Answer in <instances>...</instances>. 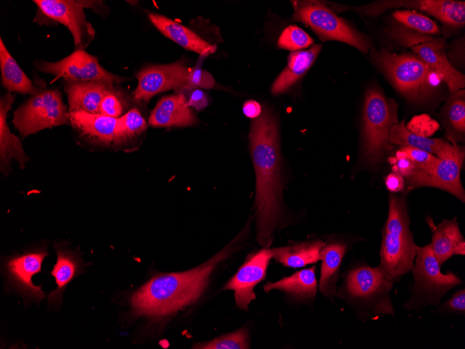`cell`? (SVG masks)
I'll return each instance as SVG.
<instances>
[{
    "mask_svg": "<svg viewBox=\"0 0 465 349\" xmlns=\"http://www.w3.org/2000/svg\"><path fill=\"white\" fill-rule=\"evenodd\" d=\"M250 150L255 174L257 240L269 247L283 212V181L276 116L268 109L251 122Z\"/></svg>",
    "mask_w": 465,
    "mask_h": 349,
    "instance_id": "obj_1",
    "label": "cell"
},
{
    "mask_svg": "<svg viewBox=\"0 0 465 349\" xmlns=\"http://www.w3.org/2000/svg\"><path fill=\"white\" fill-rule=\"evenodd\" d=\"M226 248L194 269L152 277L130 297L132 313L159 319L169 316L195 302L207 286L217 264L230 254Z\"/></svg>",
    "mask_w": 465,
    "mask_h": 349,
    "instance_id": "obj_2",
    "label": "cell"
},
{
    "mask_svg": "<svg viewBox=\"0 0 465 349\" xmlns=\"http://www.w3.org/2000/svg\"><path fill=\"white\" fill-rule=\"evenodd\" d=\"M381 236L378 267L389 281L395 284L411 270L418 246L410 229L405 195L389 194L388 217Z\"/></svg>",
    "mask_w": 465,
    "mask_h": 349,
    "instance_id": "obj_3",
    "label": "cell"
},
{
    "mask_svg": "<svg viewBox=\"0 0 465 349\" xmlns=\"http://www.w3.org/2000/svg\"><path fill=\"white\" fill-rule=\"evenodd\" d=\"M389 281L378 266L363 261L347 272L344 282L336 296L345 299L356 309L363 322L385 316H395Z\"/></svg>",
    "mask_w": 465,
    "mask_h": 349,
    "instance_id": "obj_4",
    "label": "cell"
},
{
    "mask_svg": "<svg viewBox=\"0 0 465 349\" xmlns=\"http://www.w3.org/2000/svg\"><path fill=\"white\" fill-rule=\"evenodd\" d=\"M371 56L399 92L411 100L427 98L442 81L418 55L372 49Z\"/></svg>",
    "mask_w": 465,
    "mask_h": 349,
    "instance_id": "obj_5",
    "label": "cell"
},
{
    "mask_svg": "<svg viewBox=\"0 0 465 349\" xmlns=\"http://www.w3.org/2000/svg\"><path fill=\"white\" fill-rule=\"evenodd\" d=\"M411 271L413 282L409 287L410 295L402 305L408 312L438 306L449 290L462 283V279L452 271L441 272L429 244L417 246Z\"/></svg>",
    "mask_w": 465,
    "mask_h": 349,
    "instance_id": "obj_6",
    "label": "cell"
},
{
    "mask_svg": "<svg viewBox=\"0 0 465 349\" xmlns=\"http://www.w3.org/2000/svg\"><path fill=\"white\" fill-rule=\"evenodd\" d=\"M397 110L395 102L379 90L367 91L363 115V149L369 162H379L393 149L389 135L391 127L399 122Z\"/></svg>",
    "mask_w": 465,
    "mask_h": 349,
    "instance_id": "obj_7",
    "label": "cell"
},
{
    "mask_svg": "<svg viewBox=\"0 0 465 349\" xmlns=\"http://www.w3.org/2000/svg\"><path fill=\"white\" fill-rule=\"evenodd\" d=\"M13 123L26 137L43 129L70 124L68 109L56 89H42L14 111Z\"/></svg>",
    "mask_w": 465,
    "mask_h": 349,
    "instance_id": "obj_8",
    "label": "cell"
},
{
    "mask_svg": "<svg viewBox=\"0 0 465 349\" xmlns=\"http://www.w3.org/2000/svg\"><path fill=\"white\" fill-rule=\"evenodd\" d=\"M292 20L308 25L322 41L336 40L366 54L370 47L363 36L331 9L320 3L306 2L295 8Z\"/></svg>",
    "mask_w": 465,
    "mask_h": 349,
    "instance_id": "obj_9",
    "label": "cell"
},
{
    "mask_svg": "<svg viewBox=\"0 0 465 349\" xmlns=\"http://www.w3.org/2000/svg\"><path fill=\"white\" fill-rule=\"evenodd\" d=\"M33 65L38 71L62 77L65 81L102 80L118 84L126 80V78L105 70L100 64L97 57L84 49L74 50L58 61H36Z\"/></svg>",
    "mask_w": 465,
    "mask_h": 349,
    "instance_id": "obj_10",
    "label": "cell"
},
{
    "mask_svg": "<svg viewBox=\"0 0 465 349\" xmlns=\"http://www.w3.org/2000/svg\"><path fill=\"white\" fill-rule=\"evenodd\" d=\"M47 255L46 249L40 247L14 254L5 261L3 270L9 288L28 302H39L45 297L41 286L33 284L32 277L41 271L42 263Z\"/></svg>",
    "mask_w": 465,
    "mask_h": 349,
    "instance_id": "obj_11",
    "label": "cell"
},
{
    "mask_svg": "<svg viewBox=\"0 0 465 349\" xmlns=\"http://www.w3.org/2000/svg\"><path fill=\"white\" fill-rule=\"evenodd\" d=\"M42 15L66 26L73 36L74 50L85 49L93 40L95 30L87 21L79 1L34 0Z\"/></svg>",
    "mask_w": 465,
    "mask_h": 349,
    "instance_id": "obj_12",
    "label": "cell"
},
{
    "mask_svg": "<svg viewBox=\"0 0 465 349\" xmlns=\"http://www.w3.org/2000/svg\"><path fill=\"white\" fill-rule=\"evenodd\" d=\"M189 74V70L180 62L148 65L136 75L138 84L132 93L134 98L148 102L159 93L188 86Z\"/></svg>",
    "mask_w": 465,
    "mask_h": 349,
    "instance_id": "obj_13",
    "label": "cell"
},
{
    "mask_svg": "<svg viewBox=\"0 0 465 349\" xmlns=\"http://www.w3.org/2000/svg\"><path fill=\"white\" fill-rule=\"evenodd\" d=\"M464 158V153H462L449 158H439L432 168L426 171L416 168L406 178L408 188L437 187L448 192L464 203L465 192L460 178Z\"/></svg>",
    "mask_w": 465,
    "mask_h": 349,
    "instance_id": "obj_14",
    "label": "cell"
},
{
    "mask_svg": "<svg viewBox=\"0 0 465 349\" xmlns=\"http://www.w3.org/2000/svg\"><path fill=\"white\" fill-rule=\"evenodd\" d=\"M271 251L264 247L246 259L236 274L224 286L223 290H232L237 306L246 311L251 302L255 299V286L266 278L267 269Z\"/></svg>",
    "mask_w": 465,
    "mask_h": 349,
    "instance_id": "obj_15",
    "label": "cell"
},
{
    "mask_svg": "<svg viewBox=\"0 0 465 349\" xmlns=\"http://www.w3.org/2000/svg\"><path fill=\"white\" fill-rule=\"evenodd\" d=\"M68 116L74 129L88 141L107 146L123 144L117 132L118 118L82 110L68 112Z\"/></svg>",
    "mask_w": 465,
    "mask_h": 349,
    "instance_id": "obj_16",
    "label": "cell"
},
{
    "mask_svg": "<svg viewBox=\"0 0 465 349\" xmlns=\"http://www.w3.org/2000/svg\"><path fill=\"white\" fill-rule=\"evenodd\" d=\"M411 49L440 76L451 94L464 88L465 76L448 62L443 39L432 38L413 45Z\"/></svg>",
    "mask_w": 465,
    "mask_h": 349,
    "instance_id": "obj_17",
    "label": "cell"
},
{
    "mask_svg": "<svg viewBox=\"0 0 465 349\" xmlns=\"http://www.w3.org/2000/svg\"><path fill=\"white\" fill-rule=\"evenodd\" d=\"M113 85L102 80L65 81L63 86L68 100V112L82 110L90 114H99L102 100L114 89Z\"/></svg>",
    "mask_w": 465,
    "mask_h": 349,
    "instance_id": "obj_18",
    "label": "cell"
},
{
    "mask_svg": "<svg viewBox=\"0 0 465 349\" xmlns=\"http://www.w3.org/2000/svg\"><path fill=\"white\" fill-rule=\"evenodd\" d=\"M57 260L50 272L55 279L57 288L48 294L49 306L59 308L61 305L62 297L67 286L76 277L84 272L87 263L81 258L80 253L72 251L61 244H55Z\"/></svg>",
    "mask_w": 465,
    "mask_h": 349,
    "instance_id": "obj_19",
    "label": "cell"
},
{
    "mask_svg": "<svg viewBox=\"0 0 465 349\" xmlns=\"http://www.w3.org/2000/svg\"><path fill=\"white\" fill-rule=\"evenodd\" d=\"M389 142L392 145L411 146L445 159L464 153L455 143L450 144L443 139H430L411 132L404 121L394 124L391 129Z\"/></svg>",
    "mask_w": 465,
    "mask_h": 349,
    "instance_id": "obj_20",
    "label": "cell"
},
{
    "mask_svg": "<svg viewBox=\"0 0 465 349\" xmlns=\"http://www.w3.org/2000/svg\"><path fill=\"white\" fill-rule=\"evenodd\" d=\"M14 100L15 95L9 92L0 100V162L1 170L6 174L12 160H16L20 168H24L29 160L19 137L10 132L6 121Z\"/></svg>",
    "mask_w": 465,
    "mask_h": 349,
    "instance_id": "obj_21",
    "label": "cell"
},
{
    "mask_svg": "<svg viewBox=\"0 0 465 349\" xmlns=\"http://www.w3.org/2000/svg\"><path fill=\"white\" fill-rule=\"evenodd\" d=\"M149 124L152 127L189 126L196 123L184 95L162 98L150 113Z\"/></svg>",
    "mask_w": 465,
    "mask_h": 349,
    "instance_id": "obj_22",
    "label": "cell"
},
{
    "mask_svg": "<svg viewBox=\"0 0 465 349\" xmlns=\"http://www.w3.org/2000/svg\"><path fill=\"white\" fill-rule=\"evenodd\" d=\"M148 16L152 24L162 34L186 49L203 56L212 54L216 49L215 45L209 44L194 31L177 22L153 13H148Z\"/></svg>",
    "mask_w": 465,
    "mask_h": 349,
    "instance_id": "obj_23",
    "label": "cell"
},
{
    "mask_svg": "<svg viewBox=\"0 0 465 349\" xmlns=\"http://www.w3.org/2000/svg\"><path fill=\"white\" fill-rule=\"evenodd\" d=\"M429 245L441 267L455 255H465V240L457 219H443L439 224Z\"/></svg>",
    "mask_w": 465,
    "mask_h": 349,
    "instance_id": "obj_24",
    "label": "cell"
},
{
    "mask_svg": "<svg viewBox=\"0 0 465 349\" xmlns=\"http://www.w3.org/2000/svg\"><path fill=\"white\" fill-rule=\"evenodd\" d=\"M347 247L344 242L333 240L325 242L321 251L322 265L319 289L332 302L336 295V284Z\"/></svg>",
    "mask_w": 465,
    "mask_h": 349,
    "instance_id": "obj_25",
    "label": "cell"
},
{
    "mask_svg": "<svg viewBox=\"0 0 465 349\" xmlns=\"http://www.w3.org/2000/svg\"><path fill=\"white\" fill-rule=\"evenodd\" d=\"M321 49V45L315 44L308 49L290 53L287 66L272 84L271 93L278 95L290 88L313 65Z\"/></svg>",
    "mask_w": 465,
    "mask_h": 349,
    "instance_id": "obj_26",
    "label": "cell"
},
{
    "mask_svg": "<svg viewBox=\"0 0 465 349\" xmlns=\"http://www.w3.org/2000/svg\"><path fill=\"white\" fill-rule=\"evenodd\" d=\"M325 242L305 241L271 249V256L278 263L290 267H301L321 261V251Z\"/></svg>",
    "mask_w": 465,
    "mask_h": 349,
    "instance_id": "obj_27",
    "label": "cell"
},
{
    "mask_svg": "<svg viewBox=\"0 0 465 349\" xmlns=\"http://www.w3.org/2000/svg\"><path fill=\"white\" fill-rule=\"evenodd\" d=\"M0 67L1 84L9 93L35 95L42 88L36 86L23 72L0 39Z\"/></svg>",
    "mask_w": 465,
    "mask_h": 349,
    "instance_id": "obj_28",
    "label": "cell"
},
{
    "mask_svg": "<svg viewBox=\"0 0 465 349\" xmlns=\"http://www.w3.org/2000/svg\"><path fill=\"white\" fill-rule=\"evenodd\" d=\"M317 287L315 267L313 266L276 282L268 283L264 286V290L269 293L272 289H277L285 291L298 300L312 302L317 294Z\"/></svg>",
    "mask_w": 465,
    "mask_h": 349,
    "instance_id": "obj_29",
    "label": "cell"
},
{
    "mask_svg": "<svg viewBox=\"0 0 465 349\" xmlns=\"http://www.w3.org/2000/svg\"><path fill=\"white\" fill-rule=\"evenodd\" d=\"M441 22L463 26L465 24V2L451 0L420 1L419 8Z\"/></svg>",
    "mask_w": 465,
    "mask_h": 349,
    "instance_id": "obj_30",
    "label": "cell"
},
{
    "mask_svg": "<svg viewBox=\"0 0 465 349\" xmlns=\"http://www.w3.org/2000/svg\"><path fill=\"white\" fill-rule=\"evenodd\" d=\"M393 16L409 30L428 36L440 32L435 22L422 14L409 10H397L393 13Z\"/></svg>",
    "mask_w": 465,
    "mask_h": 349,
    "instance_id": "obj_31",
    "label": "cell"
},
{
    "mask_svg": "<svg viewBox=\"0 0 465 349\" xmlns=\"http://www.w3.org/2000/svg\"><path fill=\"white\" fill-rule=\"evenodd\" d=\"M146 127L144 118L136 108L131 109L118 118L117 132L123 144L141 134Z\"/></svg>",
    "mask_w": 465,
    "mask_h": 349,
    "instance_id": "obj_32",
    "label": "cell"
},
{
    "mask_svg": "<svg viewBox=\"0 0 465 349\" xmlns=\"http://www.w3.org/2000/svg\"><path fill=\"white\" fill-rule=\"evenodd\" d=\"M249 333L245 327L228 333L212 341L196 343L193 348L199 349H246L249 347Z\"/></svg>",
    "mask_w": 465,
    "mask_h": 349,
    "instance_id": "obj_33",
    "label": "cell"
},
{
    "mask_svg": "<svg viewBox=\"0 0 465 349\" xmlns=\"http://www.w3.org/2000/svg\"><path fill=\"white\" fill-rule=\"evenodd\" d=\"M313 39L301 28L290 25L281 32L278 39V47L292 52L302 50L312 46Z\"/></svg>",
    "mask_w": 465,
    "mask_h": 349,
    "instance_id": "obj_34",
    "label": "cell"
},
{
    "mask_svg": "<svg viewBox=\"0 0 465 349\" xmlns=\"http://www.w3.org/2000/svg\"><path fill=\"white\" fill-rule=\"evenodd\" d=\"M446 109L447 118L450 130L459 135L465 132V100L464 91L455 93Z\"/></svg>",
    "mask_w": 465,
    "mask_h": 349,
    "instance_id": "obj_35",
    "label": "cell"
},
{
    "mask_svg": "<svg viewBox=\"0 0 465 349\" xmlns=\"http://www.w3.org/2000/svg\"><path fill=\"white\" fill-rule=\"evenodd\" d=\"M395 157H408L416 164V169L423 171L432 168L439 160V157L432 153L411 146H402L396 152Z\"/></svg>",
    "mask_w": 465,
    "mask_h": 349,
    "instance_id": "obj_36",
    "label": "cell"
},
{
    "mask_svg": "<svg viewBox=\"0 0 465 349\" xmlns=\"http://www.w3.org/2000/svg\"><path fill=\"white\" fill-rule=\"evenodd\" d=\"M405 126L411 132L423 137L433 135L439 128V123L426 114L413 116Z\"/></svg>",
    "mask_w": 465,
    "mask_h": 349,
    "instance_id": "obj_37",
    "label": "cell"
},
{
    "mask_svg": "<svg viewBox=\"0 0 465 349\" xmlns=\"http://www.w3.org/2000/svg\"><path fill=\"white\" fill-rule=\"evenodd\" d=\"M439 313L444 315H465V288L455 292L452 295L440 305L436 307Z\"/></svg>",
    "mask_w": 465,
    "mask_h": 349,
    "instance_id": "obj_38",
    "label": "cell"
},
{
    "mask_svg": "<svg viewBox=\"0 0 465 349\" xmlns=\"http://www.w3.org/2000/svg\"><path fill=\"white\" fill-rule=\"evenodd\" d=\"M123 109L124 103L121 95L114 88L102 100L100 105L99 114L118 118L123 116Z\"/></svg>",
    "mask_w": 465,
    "mask_h": 349,
    "instance_id": "obj_39",
    "label": "cell"
},
{
    "mask_svg": "<svg viewBox=\"0 0 465 349\" xmlns=\"http://www.w3.org/2000/svg\"><path fill=\"white\" fill-rule=\"evenodd\" d=\"M215 84V81L212 75L200 68L194 69L189 71L188 78V86L192 88L200 87L203 88H211Z\"/></svg>",
    "mask_w": 465,
    "mask_h": 349,
    "instance_id": "obj_40",
    "label": "cell"
},
{
    "mask_svg": "<svg viewBox=\"0 0 465 349\" xmlns=\"http://www.w3.org/2000/svg\"><path fill=\"white\" fill-rule=\"evenodd\" d=\"M390 162L393 165V172L407 178L416 169V164L407 157H391Z\"/></svg>",
    "mask_w": 465,
    "mask_h": 349,
    "instance_id": "obj_41",
    "label": "cell"
},
{
    "mask_svg": "<svg viewBox=\"0 0 465 349\" xmlns=\"http://www.w3.org/2000/svg\"><path fill=\"white\" fill-rule=\"evenodd\" d=\"M190 94L187 100V104L197 110H202L207 105V97L200 89H193L190 87Z\"/></svg>",
    "mask_w": 465,
    "mask_h": 349,
    "instance_id": "obj_42",
    "label": "cell"
},
{
    "mask_svg": "<svg viewBox=\"0 0 465 349\" xmlns=\"http://www.w3.org/2000/svg\"><path fill=\"white\" fill-rule=\"evenodd\" d=\"M385 184L388 190L393 193L402 192L405 187L404 178L395 172H392L387 176Z\"/></svg>",
    "mask_w": 465,
    "mask_h": 349,
    "instance_id": "obj_43",
    "label": "cell"
},
{
    "mask_svg": "<svg viewBox=\"0 0 465 349\" xmlns=\"http://www.w3.org/2000/svg\"><path fill=\"white\" fill-rule=\"evenodd\" d=\"M243 113L248 118L254 119L262 113V109L259 102L255 100H247L243 104Z\"/></svg>",
    "mask_w": 465,
    "mask_h": 349,
    "instance_id": "obj_44",
    "label": "cell"
},
{
    "mask_svg": "<svg viewBox=\"0 0 465 349\" xmlns=\"http://www.w3.org/2000/svg\"><path fill=\"white\" fill-rule=\"evenodd\" d=\"M84 8H91L97 14L105 13L104 4L102 1H79Z\"/></svg>",
    "mask_w": 465,
    "mask_h": 349,
    "instance_id": "obj_45",
    "label": "cell"
}]
</instances>
